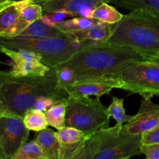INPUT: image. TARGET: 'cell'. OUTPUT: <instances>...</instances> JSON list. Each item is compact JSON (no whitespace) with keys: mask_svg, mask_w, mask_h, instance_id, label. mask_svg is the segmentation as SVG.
I'll list each match as a JSON object with an SVG mask.
<instances>
[{"mask_svg":"<svg viewBox=\"0 0 159 159\" xmlns=\"http://www.w3.org/2000/svg\"><path fill=\"white\" fill-rule=\"evenodd\" d=\"M43 96L60 100L68 97L67 92L59 86L55 68H51L43 76H20L0 71V113L23 117Z\"/></svg>","mask_w":159,"mask_h":159,"instance_id":"cell-1","label":"cell"},{"mask_svg":"<svg viewBox=\"0 0 159 159\" xmlns=\"http://www.w3.org/2000/svg\"><path fill=\"white\" fill-rule=\"evenodd\" d=\"M146 59L145 54L127 45L97 43L79 50L57 66L71 68L75 74V82H77L109 76L130 62Z\"/></svg>","mask_w":159,"mask_h":159,"instance_id":"cell-2","label":"cell"},{"mask_svg":"<svg viewBox=\"0 0 159 159\" xmlns=\"http://www.w3.org/2000/svg\"><path fill=\"white\" fill-rule=\"evenodd\" d=\"M104 43L131 47L147 57L158 52L159 15L141 9L130 11L113 24L112 35Z\"/></svg>","mask_w":159,"mask_h":159,"instance_id":"cell-3","label":"cell"},{"mask_svg":"<svg viewBox=\"0 0 159 159\" xmlns=\"http://www.w3.org/2000/svg\"><path fill=\"white\" fill-rule=\"evenodd\" d=\"M97 43L91 40H75L68 37H0V46L12 50L34 51L41 56L42 62L51 68H55L67 61L79 50Z\"/></svg>","mask_w":159,"mask_h":159,"instance_id":"cell-4","label":"cell"},{"mask_svg":"<svg viewBox=\"0 0 159 159\" xmlns=\"http://www.w3.org/2000/svg\"><path fill=\"white\" fill-rule=\"evenodd\" d=\"M110 116L99 97L68 96L65 126L75 127L85 135L108 128Z\"/></svg>","mask_w":159,"mask_h":159,"instance_id":"cell-5","label":"cell"},{"mask_svg":"<svg viewBox=\"0 0 159 159\" xmlns=\"http://www.w3.org/2000/svg\"><path fill=\"white\" fill-rule=\"evenodd\" d=\"M109 76L119 79L122 89L132 94L159 96V67L147 61L130 62Z\"/></svg>","mask_w":159,"mask_h":159,"instance_id":"cell-6","label":"cell"},{"mask_svg":"<svg viewBox=\"0 0 159 159\" xmlns=\"http://www.w3.org/2000/svg\"><path fill=\"white\" fill-rule=\"evenodd\" d=\"M122 127L116 124L103 129L100 148L95 159H127L142 154V134L123 133Z\"/></svg>","mask_w":159,"mask_h":159,"instance_id":"cell-7","label":"cell"},{"mask_svg":"<svg viewBox=\"0 0 159 159\" xmlns=\"http://www.w3.org/2000/svg\"><path fill=\"white\" fill-rule=\"evenodd\" d=\"M30 130L26 128L23 117L0 113V154L2 159H12L26 142Z\"/></svg>","mask_w":159,"mask_h":159,"instance_id":"cell-8","label":"cell"},{"mask_svg":"<svg viewBox=\"0 0 159 159\" xmlns=\"http://www.w3.org/2000/svg\"><path fill=\"white\" fill-rule=\"evenodd\" d=\"M0 53L12 61L10 72L20 76H43L51 67L42 62V57L37 53L26 50H12L0 46Z\"/></svg>","mask_w":159,"mask_h":159,"instance_id":"cell-9","label":"cell"},{"mask_svg":"<svg viewBox=\"0 0 159 159\" xmlns=\"http://www.w3.org/2000/svg\"><path fill=\"white\" fill-rule=\"evenodd\" d=\"M159 127V105L151 96H142L139 111L123 125L121 131L125 134H144Z\"/></svg>","mask_w":159,"mask_h":159,"instance_id":"cell-10","label":"cell"},{"mask_svg":"<svg viewBox=\"0 0 159 159\" xmlns=\"http://www.w3.org/2000/svg\"><path fill=\"white\" fill-rule=\"evenodd\" d=\"M113 89H122L120 81L110 76H102L77 81L65 87V90L68 96L100 97L110 94Z\"/></svg>","mask_w":159,"mask_h":159,"instance_id":"cell-11","label":"cell"},{"mask_svg":"<svg viewBox=\"0 0 159 159\" xmlns=\"http://www.w3.org/2000/svg\"><path fill=\"white\" fill-rule=\"evenodd\" d=\"M34 2L41 6L43 13L63 11L92 19L93 10L99 5L110 2V0H37Z\"/></svg>","mask_w":159,"mask_h":159,"instance_id":"cell-12","label":"cell"},{"mask_svg":"<svg viewBox=\"0 0 159 159\" xmlns=\"http://www.w3.org/2000/svg\"><path fill=\"white\" fill-rule=\"evenodd\" d=\"M34 0H20L0 2V37H9L18 23L23 8Z\"/></svg>","mask_w":159,"mask_h":159,"instance_id":"cell-13","label":"cell"},{"mask_svg":"<svg viewBox=\"0 0 159 159\" xmlns=\"http://www.w3.org/2000/svg\"><path fill=\"white\" fill-rule=\"evenodd\" d=\"M113 25L97 21L90 27L75 31H65L68 37L78 40H91L104 43L112 35Z\"/></svg>","mask_w":159,"mask_h":159,"instance_id":"cell-14","label":"cell"},{"mask_svg":"<svg viewBox=\"0 0 159 159\" xmlns=\"http://www.w3.org/2000/svg\"><path fill=\"white\" fill-rule=\"evenodd\" d=\"M103 129L85 135L78 144L73 159H95L100 148Z\"/></svg>","mask_w":159,"mask_h":159,"instance_id":"cell-15","label":"cell"},{"mask_svg":"<svg viewBox=\"0 0 159 159\" xmlns=\"http://www.w3.org/2000/svg\"><path fill=\"white\" fill-rule=\"evenodd\" d=\"M36 141L40 144L45 159H59L61 144L52 129L47 127L39 131Z\"/></svg>","mask_w":159,"mask_h":159,"instance_id":"cell-16","label":"cell"},{"mask_svg":"<svg viewBox=\"0 0 159 159\" xmlns=\"http://www.w3.org/2000/svg\"><path fill=\"white\" fill-rule=\"evenodd\" d=\"M20 35L32 37H68L65 31L56 26H51L40 20L30 23Z\"/></svg>","mask_w":159,"mask_h":159,"instance_id":"cell-17","label":"cell"},{"mask_svg":"<svg viewBox=\"0 0 159 159\" xmlns=\"http://www.w3.org/2000/svg\"><path fill=\"white\" fill-rule=\"evenodd\" d=\"M111 3L127 10L141 9L159 15V0H113Z\"/></svg>","mask_w":159,"mask_h":159,"instance_id":"cell-18","label":"cell"},{"mask_svg":"<svg viewBox=\"0 0 159 159\" xmlns=\"http://www.w3.org/2000/svg\"><path fill=\"white\" fill-rule=\"evenodd\" d=\"M123 16L124 15L116 8L110 6L109 2L101 3L93 10L92 14V19L113 25L120 21Z\"/></svg>","mask_w":159,"mask_h":159,"instance_id":"cell-19","label":"cell"},{"mask_svg":"<svg viewBox=\"0 0 159 159\" xmlns=\"http://www.w3.org/2000/svg\"><path fill=\"white\" fill-rule=\"evenodd\" d=\"M44 113L48 126L57 130L65 127L66 120V100L55 104Z\"/></svg>","mask_w":159,"mask_h":159,"instance_id":"cell-20","label":"cell"},{"mask_svg":"<svg viewBox=\"0 0 159 159\" xmlns=\"http://www.w3.org/2000/svg\"><path fill=\"white\" fill-rule=\"evenodd\" d=\"M23 122L26 128L36 132L44 130L48 126L44 112L37 109H32L26 112L23 116Z\"/></svg>","mask_w":159,"mask_h":159,"instance_id":"cell-21","label":"cell"},{"mask_svg":"<svg viewBox=\"0 0 159 159\" xmlns=\"http://www.w3.org/2000/svg\"><path fill=\"white\" fill-rule=\"evenodd\" d=\"M56 133L61 146H68L77 144L85 137V134L75 127L65 126L58 129Z\"/></svg>","mask_w":159,"mask_h":159,"instance_id":"cell-22","label":"cell"},{"mask_svg":"<svg viewBox=\"0 0 159 159\" xmlns=\"http://www.w3.org/2000/svg\"><path fill=\"white\" fill-rule=\"evenodd\" d=\"M109 115L113 117L116 122V124L124 125L132 119L133 116H129L126 113L124 107V99L114 96L112 99V102L107 108Z\"/></svg>","mask_w":159,"mask_h":159,"instance_id":"cell-23","label":"cell"},{"mask_svg":"<svg viewBox=\"0 0 159 159\" xmlns=\"http://www.w3.org/2000/svg\"><path fill=\"white\" fill-rule=\"evenodd\" d=\"M97 21L98 20L95 19L87 18L85 16H75L64 20L63 22L57 25L56 27L64 31L81 30L90 27Z\"/></svg>","mask_w":159,"mask_h":159,"instance_id":"cell-24","label":"cell"},{"mask_svg":"<svg viewBox=\"0 0 159 159\" xmlns=\"http://www.w3.org/2000/svg\"><path fill=\"white\" fill-rule=\"evenodd\" d=\"M12 159H45L43 152L36 140L25 143Z\"/></svg>","mask_w":159,"mask_h":159,"instance_id":"cell-25","label":"cell"},{"mask_svg":"<svg viewBox=\"0 0 159 159\" xmlns=\"http://www.w3.org/2000/svg\"><path fill=\"white\" fill-rule=\"evenodd\" d=\"M43 14L41 6L32 2L28 3L23 8L20 18L29 26L30 23L40 20Z\"/></svg>","mask_w":159,"mask_h":159,"instance_id":"cell-26","label":"cell"},{"mask_svg":"<svg viewBox=\"0 0 159 159\" xmlns=\"http://www.w3.org/2000/svg\"><path fill=\"white\" fill-rule=\"evenodd\" d=\"M79 16L76 14L69 12H63V11H56V12H46L42 15L40 19L43 23L51 26H56L63 22L64 20H68V18Z\"/></svg>","mask_w":159,"mask_h":159,"instance_id":"cell-27","label":"cell"},{"mask_svg":"<svg viewBox=\"0 0 159 159\" xmlns=\"http://www.w3.org/2000/svg\"><path fill=\"white\" fill-rule=\"evenodd\" d=\"M55 69L57 71L58 84L61 88L65 89V87L71 85L75 82V74L71 68L65 66H57L55 67Z\"/></svg>","mask_w":159,"mask_h":159,"instance_id":"cell-28","label":"cell"},{"mask_svg":"<svg viewBox=\"0 0 159 159\" xmlns=\"http://www.w3.org/2000/svg\"><path fill=\"white\" fill-rule=\"evenodd\" d=\"M62 101L65 100H60V99H57V98L51 97V96H43V97H40L37 99L34 109L41 110L43 112H46L51 107L58 103V102H62Z\"/></svg>","mask_w":159,"mask_h":159,"instance_id":"cell-29","label":"cell"},{"mask_svg":"<svg viewBox=\"0 0 159 159\" xmlns=\"http://www.w3.org/2000/svg\"><path fill=\"white\" fill-rule=\"evenodd\" d=\"M142 154L147 159H159V143L153 144H142Z\"/></svg>","mask_w":159,"mask_h":159,"instance_id":"cell-30","label":"cell"},{"mask_svg":"<svg viewBox=\"0 0 159 159\" xmlns=\"http://www.w3.org/2000/svg\"><path fill=\"white\" fill-rule=\"evenodd\" d=\"M142 144H153L159 143V127L142 134Z\"/></svg>","mask_w":159,"mask_h":159,"instance_id":"cell-31","label":"cell"},{"mask_svg":"<svg viewBox=\"0 0 159 159\" xmlns=\"http://www.w3.org/2000/svg\"><path fill=\"white\" fill-rule=\"evenodd\" d=\"M146 61L148 62H151V63L155 64V65H158L159 67V51L155 53V54H151V55L148 56L147 60Z\"/></svg>","mask_w":159,"mask_h":159,"instance_id":"cell-32","label":"cell"},{"mask_svg":"<svg viewBox=\"0 0 159 159\" xmlns=\"http://www.w3.org/2000/svg\"><path fill=\"white\" fill-rule=\"evenodd\" d=\"M6 1H9V0H0V2H6Z\"/></svg>","mask_w":159,"mask_h":159,"instance_id":"cell-33","label":"cell"},{"mask_svg":"<svg viewBox=\"0 0 159 159\" xmlns=\"http://www.w3.org/2000/svg\"><path fill=\"white\" fill-rule=\"evenodd\" d=\"M0 159H2V156H1V154H0Z\"/></svg>","mask_w":159,"mask_h":159,"instance_id":"cell-34","label":"cell"},{"mask_svg":"<svg viewBox=\"0 0 159 159\" xmlns=\"http://www.w3.org/2000/svg\"><path fill=\"white\" fill-rule=\"evenodd\" d=\"M110 2H112V1H113V0H110Z\"/></svg>","mask_w":159,"mask_h":159,"instance_id":"cell-35","label":"cell"},{"mask_svg":"<svg viewBox=\"0 0 159 159\" xmlns=\"http://www.w3.org/2000/svg\"><path fill=\"white\" fill-rule=\"evenodd\" d=\"M34 1H37V0H34Z\"/></svg>","mask_w":159,"mask_h":159,"instance_id":"cell-36","label":"cell"},{"mask_svg":"<svg viewBox=\"0 0 159 159\" xmlns=\"http://www.w3.org/2000/svg\"></svg>","mask_w":159,"mask_h":159,"instance_id":"cell-37","label":"cell"}]
</instances>
